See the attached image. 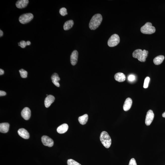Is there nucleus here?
<instances>
[{
    "mask_svg": "<svg viewBox=\"0 0 165 165\" xmlns=\"http://www.w3.org/2000/svg\"><path fill=\"white\" fill-rule=\"evenodd\" d=\"M102 17L100 14H96L93 16L89 24L90 30H95L99 26L102 22Z\"/></svg>",
    "mask_w": 165,
    "mask_h": 165,
    "instance_id": "obj_1",
    "label": "nucleus"
},
{
    "mask_svg": "<svg viewBox=\"0 0 165 165\" xmlns=\"http://www.w3.org/2000/svg\"><path fill=\"white\" fill-rule=\"evenodd\" d=\"M148 51L146 50H142L141 49H137L133 52L132 54L133 57L137 58L138 60L142 62H144L146 61L148 56Z\"/></svg>",
    "mask_w": 165,
    "mask_h": 165,
    "instance_id": "obj_2",
    "label": "nucleus"
},
{
    "mask_svg": "<svg viewBox=\"0 0 165 165\" xmlns=\"http://www.w3.org/2000/svg\"><path fill=\"white\" fill-rule=\"evenodd\" d=\"M100 140L103 145L106 148H109L111 145V138L107 132L103 131L101 133Z\"/></svg>",
    "mask_w": 165,
    "mask_h": 165,
    "instance_id": "obj_3",
    "label": "nucleus"
},
{
    "mask_svg": "<svg viewBox=\"0 0 165 165\" xmlns=\"http://www.w3.org/2000/svg\"><path fill=\"white\" fill-rule=\"evenodd\" d=\"M156 29L154 27L152 26L150 22H147L141 29V31L143 34H151L155 32Z\"/></svg>",
    "mask_w": 165,
    "mask_h": 165,
    "instance_id": "obj_4",
    "label": "nucleus"
},
{
    "mask_svg": "<svg viewBox=\"0 0 165 165\" xmlns=\"http://www.w3.org/2000/svg\"><path fill=\"white\" fill-rule=\"evenodd\" d=\"M34 17V15L32 13H26L20 16L19 21L21 23L26 24L30 22L33 19Z\"/></svg>",
    "mask_w": 165,
    "mask_h": 165,
    "instance_id": "obj_5",
    "label": "nucleus"
},
{
    "mask_svg": "<svg viewBox=\"0 0 165 165\" xmlns=\"http://www.w3.org/2000/svg\"><path fill=\"white\" fill-rule=\"evenodd\" d=\"M120 42V38L119 36L114 34L109 38L108 41V44L110 47H114L118 45Z\"/></svg>",
    "mask_w": 165,
    "mask_h": 165,
    "instance_id": "obj_6",
    "label": "nucleus"
},
{
    "mask_svg": "<svg viewBox=\"0 0 165 165\" xmlns=\"http://www.w3.org/2000/svg\"><path fill=\"white\" fill-rule=\"evenodd\" d=\"M41 141L44 145L51 147L54 145V141L52 139L48 136L44 135L41 138Z\"/></svg>",
    "mask_w": 165,
    "mask_h": 165,
    "instance_id": "obj_7",
    "label": "nucleus"
},
{
    "mask_svg": "<svg viewBox=\"0 0 165 165\" xmlns=\"http://www.w3.org/2000/svg\"><path fill=\"white\" fill-rule=\"evenodd\" d=\"M154 118L153 112L151 110H149L147 112L145 119V124L147 126H149L152 122Z\"/></svg>",
    "mask_w": 165,
    "mask_h": 165,
    "instance_id": "obj_8",
    "label": "nucleus"
},
{
    "mask_svg": "<svg viewBox=\"0 0 165 165\" xmlns=\"http://www.w3.org/2000/svg\"><path fill=\"white\" fill-rule=\"evenodd\" d=\"M31 115V110L28 107L25 108L21 112V115L22 117L26 120H28L30 119Z\"/></svg>",
    "mask_w": 165,
    "mask_h": 165,
    "instance_id": "obj_9",
    "label": "nucleus"
},
{
    "mask_svg": "<svg viewBox=\"0 0 165 165\" xmlns=\"http://www.w3.org/2000/svg\"><path fill=\"white\" fill-rule=\"evenodd\" d=\"M78 53L77 50H74L70 56V62L71 64L75 66L78 61Z\"/></svg>",
    "mask_w": 165,
    "mask_h": 165,
    "instance_id": "obj_10",
    "label": "nucleus"
},
{
    "mask_svg": "<svg viewBox=\"0 0 165 165\" xmlns=\"http://www.w3.org/2000/svg\"><path fill=\"white\" fill-rule=\"evenodd\" d=\"M55 100V98L53 95H48L45 98L44 101V104L45 107L48 108L50 107Z\"/></svg>",
    "mask_w": 165,
    "mask_h": 165,
    "instance_id": "obj_11",
    "label": "nucleus"
},
{
    "mask_svg": "<svg viewBox=\"0 0 165 165\" xmlns=\"http://www.w3.org/2000/svg\"><path fill=\"white\" fill-rule=\"evenodd\" d=\"M18 133L20 136L25 139H28L30 138V135L26 129L23 128L19 129L18 131Z\"/></svg>",
    "mask_w": 165,
    "mask_h": 165,
    "instance_id": "obj_12",
    "label": "nucleus"
},
{
    "mask_svg": "<svg viewBox=\"0 0 165 165\" xmlns=\"http://www.w3.org/2000/svg\"><path fill=\"white\" fill-rule=\"evenodd\" d=\"M132 101L131 98H128L126 99L124 104L123 110L124 111H127L129 110L132 105Z\"/></svg>",
    "mask_w": 165,
    "mask_h": 165,
    "instance_id": "obj_13",
    "label": "nucleus"
},
{
    "mask_svg": "<svg viewBox=\"0 0 165 165\" xmlns=\"http://www.w3.org/2000/svg\"><path fill=\"white\" fill-rule=\"evenodd\" d=\"M29 2L28 0H20L17 1L16 6L19 9H22L26 7Z\"/></svg>",
    "mask_w": 165,
    "mask_h": 165,
    "instance_id": "obj_14",
    "label": "nucleus"
},
{
    "mask_svg": "<svg viewBox=\"0 0 165 165\" xmlns=\"http://www.w3.org/2000/svg\"><path fill=\"white\" fill-rule=\"evenodd\" d=\"M69 126L66 124H64L61 125L57 129V131L59 134L64 133L68 131Z\"/></svg>",
    "mask_w": 165,
    "mask_h": 165,
    "instance_id": "obj_15",
    "label": "nucleus"
},
{
    "mask_svg": "<svg viewBox=\"0 0 165 165\" xmlns=\"http://www.w3.org/2000/svg\"><path fill=\"white\" fill-rule=\"evenodd\" d=\"M51 79L53 83L55 86L57 87H59L60 85L58 81L60 80V79L58 74L55 73L53 74L51 77Z\"/></svg>",
    "mask_w": 165,
    "mask_h": 165,
    "instance_id": "obj_16",
    "label": "nucleus"
},
{
    "mask_svg": "<svg viewBox=\"0 0 165 165\" xmlns=\"http://www.w3.org/2000/svg\"><path fill=\"white\" fill-rule=\"evenodd\" d=\"M114 78L118 82H123L125 80L126 76L123 73H118L115 74Z\"/></svg>",
    "mask_w": 165,
    "mask_h": 165,
    "instance_id": "obj_17",
    "label": "nucleus"
},
{
    "mask_svg": "<svg viewBox=\"0 0 165 165\" xmlns=\"http://www.w3.org/2000/svg\"><path fill=\"white\" fill-rule=\"evenodd\" d=\"M9 124L7 123H3L0 124V132L2 133H6L9 131Z\"/></svg>",
    "mask_w": 165,
    "mask_h": 165,
    "instance_id": "obj_18",
    "label": "nucleus"
},
{
    "mask_svg": "<svg viewBox=\"0 0 165 165\" xmlns=\"http://www.w3.org/2000/svg\"><path fill=\"white\" fill-rule=\"evenodd\" d=\"M74 25V21L72 20H70L66 21L65 22L64 24V29L65 30H69L73 27Z\"/></svg>",
    "mask_w": 165,
    "mask_h": 165,
    "instance_id": "obj_19",
    "label": "nucleus"
},
{
    "mask_svg": "<svg viewBox=\"0 0 165 165\" xmlns=\"http://www.w3.org/2000/svg\"><path fill=\"white\" fill-rule=\"evenodd\" d=\"M88 119V115L87 114H85L82 116L78 118V121L81 124L84 125L87 123Z\"/></svg>",
    "mask_w": 165,
    "mask_h": 165,
    "instance_id": "obj_20",
    "label": "nucleus"
},
{
    "mask_svg": "<svg viewBox=\"0 0 165 165\" xmlns=\"http://www.w3.org/2000/svg\"><path fill=\"white\" fill-rule=\"evenodd\" d=\"M165 59V57L163 55H160L155 57L154 58L153 62L156 65L161 64L163 62Z\"/></svg>",
    "mask_w": 165,
    "mask_h": 165,
    "instance_id": "obj_21",
    "label": "nucleus"
},
{
    "mask_svg": "<svg viewBox=\"0 0 165 165\" xmlns=\"http://www.w3.org/2000/svg\"><path fill=\"white\" fill-rule=\"evenodd\" d=\"M21 76L22 78H26L27 77L28 73L27 71L24 70V69H22L19 70Z\"/></svg>",
    "mask_w": 165,
    "mask_h": 165,
    "instance_id": "obj_22",
    "label": "nucleus"
},
{
    "mask_svg": "<svg viewBox=\"0 0 165 165\" xmlns=\"http://www.w3.org/2000/svg\"><path fill=\"white\" fill-rule=\"evenodd\" d=\"M67 163L68 165H82L78 162L72 159L68 160Z\"/></svg>",
    "mask_w": 165,
    "mask_h": 165,
    "instance_id": "obj_23",
    "label": "nucleus"
},
{
    "mask_svg": "<svg viewBox=\"0 0 165 165\" xmlns=\"http://www.w3.org/2000/svg\"><path fill=\"white\" fill-rule=\"evenodd\" d=\"M59 13L62 16H65L67 15L68 13L67 9L65 7L61 8L59 10Z\"/></svg>",
    "mask_w": 165,
    "mask_h": 165,
    "instance_id": "obj_24",
    "label": "nucleus"
},
{
    "mask_svg": "<svg viewBox=\"0 0 165 165\" xmlns=\"http://www.w3.org/2000/svg\"><path fill=\"white\" fill-rule=\"evenodd\" d=\"M150 81V78L149 77H146L145 79L143 87L146 88L148 87L149 82Z\"/></svg>",
    "mask_w": 165,
    "mask_h": 165,
    "instance_id": "obj_25",
    "label": "nucleus"
},
{
    "mask_svg": "<svg viewBox=\"0 0 165 165\" xmlns=\"http://www.w3.org/2000/svg\"><path fill=\"white\" fill-rule=\"evenodd\" d=\"M18 45L21 46L22 48H24L27 46L26 42L25 41H22L19 43H18Z\"/></svg>",
    "mask_w": 165,
    "mask_h": 165,
    "instance_id": "obj_26",
    "label": "nucleus"
},
{
    "mask_svg": "<svg viewBox=\"0 0 165 165\" xmlns=\"http://www.w3.org/2000/svg\"><path fill=\"white\" fill-rule=\"evenodd\" d=\"M135 75L131 74L129 75L128 77V80L130 82H133L135 80Z\"/></svg>",
    "mask_w": 165,
    "mask_h": 165,
    "instance_id": "obj_27",
    "label": "nucleus"
},
{
    "mask_svg": "<svg viewBox=\"0 0 165 165\" xmlns=\"http://www.w3.org/2000/svg\"><path fill=\"white\" fill-rule=\"evenodd\" d=\"M129 165H137L136 162L134 158H131L130 161Z\"/></svg>",
    "mask_w": 165,
    "mask_h": 165,
    "instance_id": "obj_28",
    "label": "nucleus"
},
{
    "mask_svg": "<svg viewBox=\"0 0 165 165\" xmlns=\"http://www.w3.org/2000/svg\"><path fill=\"white\" fill-rule=\"evenodd\" d=\"M6 93L5 92L2 91V90L0 91V96H4L6 95Z\"/></svg>",
    "mask_w": 165,
    "mask_h": 165,
    "instance_id": "obj_29",
    "label": "nucleus"
},
{
    "mask_svg": "<svg viewBox=\"0 0 165 165\" xmlns=\"http://www.w3.org/2000/svg\"><path fill=\"white\" fill-rule=\"evenodd\" d=\"M4 74V71L2 69H0V75H3Z\"/></svg>",
    "mask_w": 165,
    "mask_h": 165,
    "instance_id": "obj_30",
    "label": "nucleus"
},
{
    "mask_svg": "<svg viewBox=\"0 0 165 165\" xmlns=\"http://www.w3.org/2000/svg\"><path fill=\"white\" fill-rule=\"evenodd\" d=\"M3 35V32L1 30H0V37H1Z\"/></svg>",
    "mask_w": 165,
    "mask_h": 165,
    "instance_id": "obj_31",
    "label": "nucleus"
},
{
    "mask_svg": "<svg viewBox=\"0 0 165 165\" xmlns=\"http://www.w3.org/2000/svg\"><path fill=\"white\" fill-rule=\"evenodd\" d=\"M27 45H30L31 44V42L30 41H28L26 42Z\"/></svg>",
    "mask_w": 165,
    "mask_h": 165,
    "instance_id": "obj_32",
    "label": "nucleus"
},
{
    "mask_svg": "<svg viewBox=\"0 0 165 165\" xmlns=\"http://www.w3.org/2000/svg\"><path fill=\"white\" fill-rule=\"evenodd\" d=\"M162 116L164 117V118H165V112L163 113V114H162Z\"/></svg>",
    "mask_w": 165,
    "mask_h": 165,
    "instance_id": "obj_33",
    "label": "nucleus"
}]
</instances>
